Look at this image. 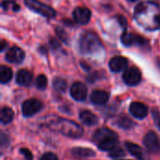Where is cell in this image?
Masks as SVG:
<instances>
[{
  "instance_id": "obj_19",
  "label": "cell",
  "mask_w": 160,
  "mask_h": 160,
  "mask_svg": "<svg viewBox=\"0 0 160 160\" xmlns=\"http://www.w3.org/2000/svg\"><path fill=\"white\" fill-rule=\"evenodd\" d=\"M13 116H14V113L10 108L4 107L1 110V123L2 124L6 125V124L10 123L13 119Z\"/></svg>"
},
{
  "instance_id": "obj_17",
  "label": "cell",
  "mask_w": 160,
  "mask_h": 160,
  "mask_svg": "<svg viewBox=\"0 0 160 160\" xmlns=\"http://www.w3.org/2000/svg\"><path fill=\"white\" fill-rule=\"evenodd\" d=\"M80 119L86 126H95L98 122V117L89 111H82L80 113Z\"/></svg>"
},
{
  "instance_id": "obj_12",
  "label": "cell",
  "mask_w": 160,
  "mask_h": 160,
  "mask_svg": "<svg viewBox=\"0 0 160 160\" xmlns=\"http://www.w3.org/2000/svg\"><path fill=\"white\" fill-rule=\"evenodd\" d=\"M128 61L123 56H114L110 61V68L113 72H120L128 67Z\"/></svg>"
},
{
  "instance_id": "obj_6",
  "label": "cell",
  "mask_w": 160,
  "mask_h": 160,
  "mask_svg": "<svg viewBox=\"0 0 160 160\" xmlns=\"http://www.w3.org/2000/svg\"><path fill=\"white\" fill-rule=\"evenodd\" d=\"M42 108V103L35 98H31V99H27L22 103V114L26 117L32 116L35 113H37L38 112H39Z\"/></svg>"
},
{
  "instance_id": "obj_4",
  "label": "cell",
  "mask_w": 160,
  "mask_h": 160,
  "mask_svg": "<svg viewBox=\"0 0 160 160\" xmlns=\"http://www.w3.org/2000/svg\"><path fill=\"white\" fill-rule=\"evenodd\" d=\"M25 5L33 11L47 17V18H53L55 16V11L48 5H45L38 0H24Z\"/></svg>"
},
{
  "instance_id": "obj_13",
  "label": "cell",
  "mask_w": 160,
  "mask_h": 160,
  "mask_svg": "<svg viewBox=\"0 0 160 160\" xmlns=\"http://www.w3.org/2000/svg\"><path fill=\"white\" fill-rule=\"evenodd\" d=\"M129 110H130L131 114L133 116H135L136 118H139V119L144 118L148 113L147 107L142 102H133V103H131Z\"/></svg>"
},
{
  "instance_id": "obj_18",
  "label": "cell",
  "mask_w": 160,
  "mask_h": 160,
  "mask_svg": "<svg viewBox=\"0 0 160 160\" xmlns=\"http://www.w3.org/2000/svg\"><path fill=\"white\" fill-rule=\"evenodd\" d=\"M12 78V71L8 67L1 66L0 67V82L2 83L8 82Z\"/></svg>"
},
{
  "instance_id": "obj_25",
  "label": "cell",
  "mask_w": 160,
  "mask_h": 160,
  "mask_svg": "<svg viewBox=\"0 0 160 160\" xmlns=\"http://www.w3.org/2000/svg\"><path fill=\"white\" fill-rule=\"evenodd\" d=\"M47 84H48V79L45 75L41 74L39 75L38 78H37V81H36V85L38 89L40 90H43L47 87Z\"/></svg>"
},
{
  "instance_id": "obj_2",
  "label": "cell",
  "mask_w": 160,
  "mask_h": 160,
  "mask_svg": "<svg viewBox=\"0 0 160 160\" xmlns=\"http://www.w3.org/2000/svg\"><path fill=\"white\" fill-rule=\"evenodd\" d=\"M51 128L59 131L63 135L70 138H80L83 134V130L73 121L67 119H58L51 123Z\"/></svg>"
},
{
  "instance_id": "obj_28",
  "label": "cell",
  "mask_w": 160,
  "mask_h": 160,
  "mask_svg": "<svg viewBox=\"0 0 160 160\" xmlns=\"http://www.w3.org/2000/svg\"><path fill=\"white\" fill-rule=\"evenodd\" d=\"M40 160H58V158L53 153H46L42 156Z\"/></svg>"
},
{
  "instance_id": "obj_22",
  "label": "cell",
  "mask_w": 160,
  "mask_h": 160,
  "mask_svg": "<svg viewBox=\"0 0 160 160\" xmlns=\"http://www.w3.org/2000/svg\"><path fill=\"white\" fill-rule=\"evenodd\" d=\"M2 8L5 10H12V11H18L20 9V6L14 0H4L2 2Z\"/></svg>"
},
{
  "instance_id": "obj_26",
  "label": "cell",
  "mask_w": 160,
  "mask_h": 160,
  "mask_svg": "<svg viewBox=\"0 0 160 160\" xmlns=\"http://www.w3.org/2000/svg\"><path fill=\"white\" fill-rule=\"evenodd\" d=\"M109 156H110V158H122L125 156V152L120 147H115L110 151Z\"/></svg>"
},
{
  "instance_id": "obj_34",
  "label": "cell",
  "mask_w": 160,
  "mask_h": 160,
  "mask_svg": "<svg viewBox=\"0 0 160 160\" xmlns=\"http://www.w3.org/2000/svg\"><path fill=\"white\" fill-rule=\"evenodd\" d=\"M157 63H158V68H160V60H158V62H157Z\"/></svg>"
},
{
  "instance_id": "obj_8",
  "label": "cell",
  "mask_w": 160,
  "mask_h": 160,
  "mask_svg": "<svg viewBox=\"0 0 160 160\" xmlns=\"http://www.w3.org/2000/svg\"><path fill=\"white\" fill-rule=\"evenodd\" d=\"M123 79L125 81V82L128 85H136L141 82L142 79V74L141 71L137 68H128L124 75H123Z\"/></svg>"
},
{
  "instance_id": "obj_31",
  "label": "cell",
  "mask_w": 160,
  "mask_h": 160,
  "mask_svg": "<svg viewBox=\"0 0 160 160\" xmlns=\"http://www.w3.org/2000/svg\"><path fill=\"white\" fill-rule=\"evenodd\" d=\"M119 21L121 22V24H122L124 27H126V26H127V22H126V20H125V18H124V17L120 16V17H119Z\"/></svg>"
},
{
  "instance_id": "obj_24",
  "label": "cell",
  "mask_w": 160,
  "mask_h": 160,
  "mask_svg": "<svg viewBox=\"0 0 160 160\" xmlns=\"http://www.w3.org/2000/svg\"><path fill=\"white\" fill-rule=\"evenodd\" d=\"M53 87L58 92H65L67 89V82L62 78H56L53 81Z\"/></svg>"
},
{
  "instance_id": "obj_35",
  "label": "cell",
  "mask_w": 160,
  "mask_h": 160,
  "mask_svg": "<svg viewBox=\"0 0 160 160\" xmlns=\"http://www.w3.org/2000/svg\"><path fill=\"white\" fill-rule=\"evenodd\" d=\"M129 1H135V0H129Z\"/></svg>"
},
{
  "instance_id": "obj_15",
  "label": "cell",
  "mask_w": 160,
  "mask_h": 160,
  "mask_svg": "<svg viewBox=\"0 0 160 160\" xmlns=\"http://www.w3.org/2000/svg\"><path fill=\"white\" fill-rule=\"evenodd\" d=\"M110 95L108 92L103 91V90H96L94 92H92L91 96H90V99L94 104H98V105H102L105 104L108 100H109Z\"/></svg>"
},
{
  "instance_id": "obj_14",
  "label": "cell",
  "mask_w": 160,
  "mask_h": 160,
  "mask_svg": "<svg viewBox=\"0 0 160 160\" xmlns=\"http://www.w3.org/2000/svg\"><path fill=\"white\" fill-rule=\"evenodd\" d=\"M33 80V74L26 70V69H21L17 72L16 75V82L18 84L22 86H28L31 84Z\"/></svg>"
},
{
  "instance_id": "obj_3",
  "label": "cell",
  "mask_w": 160,
  "mask_h": 160,
  "mask_svg": "<svg viewBox=\"0 0 160 160\" xmlns=\"http://www.w3.org/2000/svg\"><path fill=\"white\" fill-rule=\"evenodd\" d=\"M79 47L81 52L85 54L98 52L99 49L102 48L99 38L93 32H86L82 35L79 41Z\"/></svg>"
},
{
  "instance_id": "obj_29",
  "label": "cell",
  "mask_w": 160,
  "mask_h": 160,
  "mask_svg": "<svg viewBox=\"0 0 160 160\" xmlns=\"http://www.w3.org/2000/svg\"><path fill=\"white\" fill-rule=\"evenodd\" d=\"M21 153L24 156V158L27 160H33V156H32V153L28 150V149H25V148H22L21 149Z\"/></svg>"
},
{
  "instance_id": "obj_27",
  "label": "cell",
  "mask_w": 160,
  "mask_h": 160,
  "mask_svg": "<svg viewBox=\"0 0 160 160\" xmlns=\"http://www.w3.org/2000/svg\"><path fill=\"white\" fill-rule=\"evenodd\" d=\"M56 34L58 35V37L64 41V42H68V37H67V34L65 33V31L61 28H56Z\"/></svg>"
},
{
  "instance_id": "obj_30",
  "label": "cell",
  "mask_w": 160,
  "mask_h": 160,
  "mask_svg": "<svg viewBox=\"0 0 160 160\" xmlns=\"http://www.w3.org/2000/svg\"><path fill=\"white\" fill-rule=\"evenodd\" d=\"M50 43H51V45H52V47L53 49H57V48H59V43H58V41H57L56 39H54V38H51V39H50Z\"/></svg>"
},
{
  "instance_id": "obj_33",
  "label": "cell",
  "mask_w": 160,
  "mask_h": 160,
  "mask_svg": "<svg viewBox=\"0 0 160 160\" xmlns=\"http://www.w3.org/2000/svg\"><path fill=\"white\" fill-rule=\"evenodd\" d=\"M158 128H159L160 129V118L158 119Z\"/></svg>"
},
{
  "instance_id": "obj_32",
  "label": "cell",
  "mask_w": 160,
  "mask_h": 160,
  "mask_svg": "<svg viewBox=\"0 0 160 160\" xmlns=\"http://www.w3.org/2000/svg\"><path fill=\"white\" fill-rule=\"evenodd\" d=\"M6 46H7L6 41H5V40H1V49H0V51H1V52H2V51H4V50H5V48H6Z\"/></svg>"
},
{
  "instance_id": "obj_16",
  "label": "cell",
  "mask_w": 160,
  "mask_h": 160,
  "mask_svg": "<svg viewBox=\"0 0 160 160\" xmlns=\"http://www.w3.org/2000/svg\"><path fill=\"white\" fill-rule=\"evenodd\" d=\"M126 146L128 148V150L134 156L136 157L138 159L140 160H148V157L146 155V153L137 144L132 143V142H126Z\"/></svg>"
},
{
  "instance_id": "obj_11",
  "label": "cell",
  "mask_w": 160,
  "mask_h": 160,
  "mask_svg": "<svg viewBox=\"0 0 160 160\" xmlns=\"http://www.w3.org/2000/svg\"><path fill=\"white\" fill-rule=\"evenodd\" d=\"M24 58V52L17 46L11 47L6 53V59L10 63H21Z\"/></svg>"
},
{
  "instance_id": "obj_7",
  "label": "cell",
  "mask_w": 160,
  "mask_h": 160,
  "mask_svg": "<svg viewBox=\"0 0 160 160\" xmlns=\"http://www.w3.org/2000/svg\"><path fill=\"white\" fill-rule=\"evenodd\" d=\"M143 142L149 152L153 154H158L160 151V140L155 132L149 131L145 135Z\"/></svg>"
},
{
  "instance_id": "obj_5",
  "label": "cell",
  "mask_w": 160,
  "mask_h": 160,
  "mask_svg": "<svg viewBox=\"0 0 160 160\" xmlns=\"http://www.w3.org/2000/svg\"><path fill=\"white\" fill-rule=\"evenodd\" d=\"M117 139H118V135L114 131H112L109 128H106L98 129L93 136V141L98 145L107 142H110V141H112V140H117Z\"/></svg>"
},
{
  "instance_id": "obj_21",
  "label": "cell",
  "mask_w": 160,
  "mask_h": 160,
  "mask_svg": "<svg viewBox=\"0 0 160 160\" xmlns=\"http://www.w3.org/2000/svg\"><path fill=\"white\" fill-rule=\"evenodd\" d=\"M117 124H118V126L120 128H122L124 129H129V128H131L134 126L133 121L129 117H128L126 115L120 116L118 118V120H117Z\"/></svg>"
},
{
  "instance_id": "obj_9",
  "label": "cell",
  "mask_w": 160,
  "mask_h": 160,
  "mask_svg": "<svg viewBox=\"0 0 160 160\" xmlns=\"http://www.w3.org/2000/svg\"><path fill=\"white\" fill-rule=\"evenodd\" d=\"M70 94H71V97L75 100L82 101L85 99V98L87 96V88L83 83L77 82L72 84V86L70 88Z\"/></svg>"
},
{
  "instance_id": "obj_20",
  "label": "cell",
  "mask_w": 160,
  "mask_h": 160,
  "mask_svg": "<svg viewBox=\"0 0 160 160\" xmlns=\"http://www.w3.org/2000/svg\"><path fill=\"white\" fill-rule=\"evenodd\" d=\"M72 155L78 158H88V157H94L95 156V152L88 149V148H74L72 149Z\"/></svg>"
},
{
  "instance_id": "obj_10",
  "label": "cell",
  "mask_w": 160,
  "mask_h": 160,
  "mask_svg": "<svg viewBox=\"0 0 160 160\" xmlns=\"http://www.w3.org/2000/svg\"><path fill=\"white\" fill-rule=\"evenodd\" d=\"M73 17L76 22L80 24H86L91 19V11L87 8H77L73 11Z\"/></svg>"
},
{
  "instance_id": "obj_1",
  "label": "cell",
  "mask_w": 160,
  "mask_h": 160,
  "mask_svg": "<svg viewBox=\"0 0 160 160\" xmlns=\"http://www.w3.org/2000/svg\"><path fill=\"white\" fill-rule=\"evenodd\" d=\"M138 23L146 30H158L160 28V8L154 2L145 1L140 3L134 12Z\"/></svg>"
},
{
  "instance_id": "obj_23",
  "label": "cell",
  "mask_w": 160,
  "mask_h": 160,
  "mask_svg": "<svg viewBox=\"0 0 160 160\" xmlns=\"http://www.w3.org/2000/svg\"><path fill=\"white\" fill-rule=\"evenodd\" d=\"M121 41L125 46H130L134 43V34L129 32H124L121 36Z\"/></svg>"
}]
</instances>
